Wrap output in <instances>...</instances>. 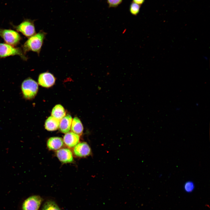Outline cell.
Returning a JSON list of instances; mask_svg holds the SVG:
<instances>
[{
    "label": "cell",
    "instance_id": "6da1fadb",
    "mask_svg": "<svg viewBox=\"0 0 210 210\" xmlns=\"http://www.w3.org/2000/svg\"><path fill=\"white\" fill-rule=\"evenodd\" d=\"M46 34L43 31L41 30L29 38L22 47L24 53L26 55L27 52L30 51L39 55Z\"/></svg>",
    "mask_w": 210,
    "mask_h": 210
},
{
    "label": "cell",
    "instance_id": "7a4b0ae2",
    "mask_svg": "<svg viewBox=\"0 0 210 210\" xmlns=\"http://www.w3.org/2000/svg\"><path fill=\"white\" fill-rule=\"evenodd\" d=\"M21 88L24 97L26 99H30L34 98L36 94L38 85L35 80L28 78L22 82Z\"/></svg>",
    "mask_w": 210,
    "mask_h": 210
},
{
    "label": "cell",
    "instance_id": "3957f363",
    "mask_svg": "<svg viewBox=\"0 0 210 210\" xmlns=\"http://www.w3.org/2000/svg\"><path fill=\"white\" fill-rule=\"evenodd\" d=\"M15 55H19L24 60H27L28 58L21 48L6 43H0V58Z\"/></svg>",
    "mask_w": 210,
    "mask_h": 210
},
{
    "label": "cell",
    "instance_id": "277c9868",
    "mask_svg": "<svg viewBox=\"0 0 210 210\" xmlns=\"http://www.w3.org/2000/svg\"><path fill=\"white\" fill-rule=\"evenodd\" d=\"M0 36L6 43L13 46L19 44L21 38L17 32L11 29H0Z\"/></svg>",
    "mask_w": 210,
    "mask_h": 210
},
{
    "label": "cell",
    "instance_id": "5b68a950",
    "mask_svg": "<svg viewBox=\"0 0 210 210\" xmlns=\"http://www.w3.org/2000/svg\"><path fill=\"white\" fill-rule=\"evenodd\" d=\"M12 26L18 32L21 33L27 38L36 34L34 21L29 19H25L19 25Z\"/></svg>",
    "mask_w": 210,
    "mask_h": 210
},
{
    "label": "cell",
    "instance_id": "8992f818",
    "mask_svg": "<svg viewBox=\"0 0 210 210\" xmlns=\"http://www.w3.org/2000/svg\"><path fill=\"white\" fill-rule=\"evenodd\" d=\"M42 201V198L39 195L30 196L23 202L22 210H38Z\"/></svg>",
    "mask_w": 210,
    "mask_h": 210
},
{
    "label": "cell",
    "instance_id": "52a82bcc",
    "mask_svg": "<svg viewBox=\"0 0 210 210\" xmlns=\"http://www.w3.org/2000/svg\"><path fill=\"white\" fill-rule=\"evenodd\" d=\"M74 155L80 157H85L91 154V148L88 144L86 142H81L78 143L73 149Z\"/></svg>",
    "mask_w": 210,
    "mask_h": 210
},
{
    "label": "cell",
    "instance_id": "ba28073f",
    "mask_svg": "<svg viewBox=\"0 0 210 210\" xmlns=\"http://www.w3.org/2000/svg\"><path fill=\"white\" fill-rule=\"evenodd\" d=\"M55 81V78L53 75L47 72L40 74L38 78V82L39 85L46 88L52 86Z\"/></svg>",
    "mask_w": 210,
    "mask_h": 210
},
{
    "label": "cell",
    "instance_id": "9c48e42d",
    "mask_svg": "<svg viewBox=\"0 0 210 210\" xmlns=\"http://www.w3.org/2000/svg\"><path fill=\"white\" fill-rule=\"evenodd\" d=\"M56 156L59 160L63 163L72 162L74 160L71 151L69 149L63 148L57 150Z\"/></svg>",
    "mask_w": 210,
    "mask_h": 210
},
{
    "label": "cell",
    "instance_id": "30bf717a",
    "mask_svg": "<svg viewBox=\"0 0 210 210\" xmlns=\"http://www.w3.org/2000/svg\"><path fill=\"white\" fill-rule=\"evenodd\" d=\"M79 135L73 132H69L64 135L63 142L66 146L69 148L75 146L79 141Z\"/></svg>",
    "mask_w": 210,
    "mask_h": 210
},
{
    "label": "cell",
    "instance_id": "8fae6325",
    "mask_svg": "<svg viewBox=\"0 0 210 210\" xmlns=\"http://www.w3.org/2000/svg\"><path fill=\"white\" fill-rule=\"evenodd\" d=\"M48 148L51 150L60 149L64 145L63 139L59 137H53L49 138L47 142Z\"/></svg>",
    "mask_w": 210,
    "mask_h": 210
},
{
    "label": "cell",
    "instance_id": "7c38bea8",
    "mask_svg": "<svg viewBox=\"0 0 210 210\" xmlns=\"http://www.w3.org/2000/svg\"><path fill=\"white\" fill-rule=\"evenodd\" d=\"M59 125L60 131L66 134L69 132L71 128L72 118L69 115L65 116L61 120Z\"/></svg>",
    "mask_w": 210,
    "mask_h": 210
},
{
    "label": "cell",
    "instance_id": "4fadbf2b",
    "mask_svg": "<svg viewBox=\"0 0 210 210\" xmlns=\"http://www.w3.org/2000/svg\"><path fill=\"white\" fill-rule=\"evenodd\" d=\"M60 121L52 116H50L46 121L45 128L49 131L56 130L59 127Z\"/></svg>",
    "mask_w": 210,
    "mask_h": 210
},
{
    "label": "cell",
    "instance_id": "5bb4252c",
    "mask_svg": "<svg viewBox=\"0 0 210 210\" xmlns=\"http://www.w3.org/2000/svg\"><path fill=\"white\" fill-rule=\"evenodd\" d=\"M71 131L79 135L82 134L83 131V125L80 119L77 117H75L72 122Z\"/></svg>",
    "mask_w": 210,
    "mask_h": 210
},
{
    "label": "cell",
    "instance_id": "9a60e30c",
    "mask_svg": "<svg viewBox=\"0 0 210 210\" xmlns=\"http://www.w3.org/2000/svg\"><path fill=\"white\" fill-rule=\"evenodd\" d=\"M65 111L64 107L60 104L56 105L53 108L52 116L60 120L65 115Z\"/></svg>",
    "mask_w": 210,
    "mask_h": 210
},
{
    "label": "cell",
    "instance_id": "2e32d148",
    "mask_svg": "<svg viewBox=\"0 0 210 210\" xmlns=\"http://www.w3.org/2000/svg\"><path fill=\"white\" fill-rule=\"evenodd\" d=\"M42 210H61V209L54 201L52 200H49L45 202L43 205Z\"/></svg>",
    "mask_w": 210,
    "mask_h": 210
},
{
    "label": "cell",
    "instance_id": "e0dca14e",
    "mask_svg": "<svg viewBox=\"0 0 210 210\" xmlns=\"http://www.w3.org/2000/svg\"><path fill=\"white\" fill-rule=\"evenodd\" d=\"M184 188L186 191L188 192H191L195 188V184L192 181H188L185 183Z\"/></svg>",
    "mask_w": 210,
    "mask_h": 210
},
{
    "label": "cell",
    "instance_id": "ac0fdd59",
    "mask_svg": "<svg viewBox=\"0 0 210 210\" xmlns=\"http://www.w3.org/2000/svg\"><path fill=\"white\" fill-rule=\"evenodd\" d=\"M139 8L140 6L139 4L133 2L130 6V10L132 14L136 15L139 12Z\"/></svg>",
    "mask_w": 210,
    "mask_h": 210
},
{
    "label": "cell",
    "instance_id": "d6986e66",
    "mask_svg": "<svg viewBox=\"0 0 210 210\" xmlns=\"http://www.w3.org/2000/svg\"><path fill=\"white\" fill-rule=\"evenodd\" d=\"M122 0H108V2L110 6L116 7L120 4Z\"/></svg>",
    "mask_w": 210,
    "mask_h": 210
},
{
    "label": "cell",
    "instance_id": "ffe728a7",
    "mask_svg": "<svg viewBox=\"0 0 210 210\" xmlns=\"http://www.w3.org/2000/svg\"><path fill=\"white\" fill-rule=\"evenodd\" d=\"M134 2L138 4H141L143 3L144 0H133Z\"/></svg>",
    "mask_w": 210,
    "mask_h": 210
}]
</instances>
